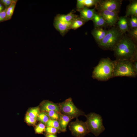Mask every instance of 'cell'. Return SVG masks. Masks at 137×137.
Instances as JSON below:
<instances>
[{"label":"cell","mask_w":137,"mask_h":137,"mask_svg":"<svg viewBox=\"0 0 137 137\" xmlns=\"http://www.w3.org/2000/svg\"><path fill=\"white\" fill-rule=\"evenodd\" d=\"M133 65L135 73L137 74V62L136 60L133 62Z\"/></svg>","instance_id":"obj_33"},{"label":"cell","mask_w":137,"mask_h":137,"mask_svg":"<svg viewBox=\"0 0 137 137\" xmlns=\"http://www.w3.org/2000/svg\"><path fill=\"white\" fill-rule=\"evenodd\" d=\"M49 117L50 119L58 121L60 118V113L54 110L44 112Z\"/></svg>","instance_id":"obj_24"},{"label":"cell","mask_w":137,"mask_h":137,"mask_svg":"<svg viewBox=\"0 0 137 137\" xmlns=\"http://www.w3.org/2000/svg\"><path fill=\"white\" fill-rule=\"evenodd\" d=\"M45 126L44 124L40 123L38 124L35 128V133L38 134H42L45 132Z\"/></svg>","instance_id":"obj_27"},{"label":"cell","mask_w":137,"mask_h":137,"mask_svg":"<svg viewBox=\"0 0 137 137\" xmlns=\"http://www.w3.org/2000/svg\"><path fill=\"white\" fill-rule=\"evenodd\" d=\"M114 61L108 58L102 59L94 69L92 77L101 81H106L113 77Z\"/></svg>","instance_id":"obj_2"},{"label":"cell","mask_w":137,"mask_h":137,"mask_svg":"<svg viewBox=\"0 0 137 137\" xmlns=\"http://www.w3.org/2000/svg\"><path fill=\"white\" fill-rule=\"evenodd\" d=\"M40 112L39 107H37L30 109L27 114L30 117L37 119V117Z\"/></svg>","instance_id":"obj_22"},{"label":"cell","mask_w":137,"mask_h":137,"mask_svg":"<svg viewBox=\"0 0 137 137\" xmlns=\"http://www.w3.org/2000/svg\"><path fill=\"white\" fill-rule=\"evenodd\" d=\"M50 119L48 116L44 112H41L39 114L37 120L44 124Z\"/></svg>","instance_id":"obj_26"},{"label":"cell","mask_w":137,"mask_h":137,"mask_svg":"<svg viewBox=\"0 0 137 137\" xmlns=\"http://www.w3.org/2000/svg\"><path fill=\"white\" fill-rule=\"evenodd\" d=\"M128 22L129 29L137 28V17L131 16L128 18Z\"/></svg>","instance_id":"obj_23"},{"label":"cell","mask_w":137,"mask_h":137,"mask_svg":"<svg viewBox=\"0 0 137 137\" xmlns=\"http://www.w3.org/2000/svg\"><path fill=\"white\" fill-rule=\"evenodd\" d=\"M45 137H58L56 134L46 133L45 135Z\"/></svg>","instance_id":"obj_34"},{"label":"cell","mask_w":137,"mask_h":137,"mask_svg":"<svg viewBox=\"0 0 137 137\" xmlns=\"http://www.w3.org/2000/svg\"><path fill=\"white\" fill-rule=\"evenodd\" d=\"M92 20L94 23V28H102L107 25L103 18L96 12Z\"/></svg>","instance_id":"obj_19"},{"label":"cell","mask_w":137,"mask_h":137,"mask_svg":"<svg viewBox=\"0 0 137 137\" xmlns=\"http://www.w3.org/2000/svg\"><path fill=\"white\" fill-rule=\"evenodd\" d=\"M45 132L46 133L54 134H56L58 133H59L56 129L49 126H47L46 127Z\"/></svg>","instance_id":"obj_29"},{"label":"cell","mask_w":137,"mask_h":137,"mask_svg":"<svg viewBox=\"0 0 137 137\" xmlns=\"http://www.w3.org/2000/svg\"><path fill=\"white\" fill-rule=\"evenodd\" d=\"M47 126L54 127L56 129L59 133L62 132L58 121L49 119L46 124Z\"/></svg>","instance_id":"obj_25"},{"label":"cell","mask_w":137,"mask_h":137,"mask_svg":"<svg viewBox=\"0 0 137 137\" xmlns=\"http://www.w3.org/2000/svg\"><path fill=\"white\" fill-rule=\"evenodd\" d=\"M98 13L103 18L107 25L110 26H114L117 23L119 16L118 12L106 10L98 11Z\"/></svg>","instance_id":"obj_9"},{"label":"cell","mask_w":137,"mask_h":137,"mask_svg":"<svg viewBox=\"0 0 137 137\" xmlns=\"http://www.w3.org/2000/svg\"><path fill=\"white\" fill-rule=\"evenodd\" d=\"M99 0H77L76 7L78 9L96 5Z\"/></svg>","instance_id":"obj_18"},{"label":"cell","mask_w":137,"mask_h":137,"mask_svg":"<svg viewBox=\"0 0 137 137\" xmlns=\"http://www.w3.org/2000/svg\"><path fill=\"white\" fill-rule=\"evenodd\" d=\"M116 23L118 28L123 33L129 31V29L128 24V17L125 16L119 17Z\"/></svg>","instance_id":"obj_13"},{"label":"cell","mask_w":137,"mask_h":137,"mask_svg":"<svg viewBox=\"0 0 137 137\" xmlns=\"http://www.w3.org/2000/svg\"><path fill=\"white\" fill-rule=\"evenodd\" d=\"M14 1L12 0H0V2L5 6V8H7Z\"/></svg>","instance_id":"obj_31"},{"label":"cell","mask_w":137,"mask_h":137,"mask_svg":"<svg viewBox=\"0 0 137 137\" xmlns=\"http://www.w3.org/2000/svg\"><path fill=\"white\" fill-rule=\"evenodd\" d=\"M5 9L4 5L0 2V12L3 11Z\"/></svg>","instance_id":"obj_35"},{"label":"cell","mask_w":137,"mask_h":137,"mask_svg":"<svg viewBox=\"0 0 137 137\" xmlns=\"http://www.w3.org/2000/svg\"><path fill=\"white\" fill-rule=\"evenodd\" d=\"M37 119L33 118L27 114L25 117V120L28 124L30 125H35Z\"/></svg>","instance_id":"obj_30"},{"label":"cell","mask_w":137,"mask_h":137,"mask_svg":"<svg viewBox=\"0 0 137 137\" xmlns=\"http://www.w3.org/2000/svg\"><path fill=\"white\" fill-rule=\"evenodd\" d=\"M78 16L71 11L67 14H59L57 15L55 20L66 23H72Z\"/></svg>","instance_id":"obj_15"},{"label":"cell","mask_w":137,"mask_h":137,"mask_svg":"<svg viewBox=\"0 0 137 137\" xmlns=\"http://www.w3.org/2000/svg\"><path fill=\"white\" fill-rule=\"evenodd\" d=\"M6 9L5 8L3 11L0 12V23L5 21Z\"/></svg>","instance_id":"obj_32"},{"label":"cell","mask_w":137,"mask_h":137,"mask_svg":"<svg viewBox=\"0 0 137 137\" xmlns=\"http://www.w3.org/2000/svg\"><path fill=\"white\" fill-rule=\"evenodd\" d=\"M113 50L117 60H136V42L126 35H123Z\"/></svg>","instance_id":"obj_1"},{"label":"cell","mask_w":137,"mask_h":137,"mask_svg":"<svg viewBox=\"0 0 137 137\" xmlns=\"http://www.w3.org/2000/svg\"><path fill=\"white\" fill-rule=\"evenodd\" d=\"M95 8L90 9L87 7L78 9L80 13V17L85 22L89 20H92L95 12Z\"/></svg>","instance_id":"obj_11"},{"label":"cell","mask_w":137,"mask_h":137,"mask_svg":"<svg viewBox=\"0 0 137 137\" xmlns=\"http://www.w3.org/2000/svg\"><path fill=\"white\" fill-rule=\"evenodd\" d=\"M85 116L87 118L85 122L90 132L98 136L104 131L102 119L100 115L95 113H91Z\"/></svg>","instance_id":"obj_5"},{"label":"cell","mask_w":137,"mask_h":137,"mask_svg":"<svg viewBox=\"0 0 137 137\" xmlns=\"http://www.w3.org/2000/svg\"><path fill=\"white\" fill-rule=\"evenodd\" d=\"M124 34L118 27H113L107 30L105 37L98 44L104 49L113 50Z\"/></svg>","instance_id":"obj_3"},{"label":"cell","mask_w":137,"mask_h":137,"mask_svg":"<svg viewBox=\"0 0 137 137\" xmlns=\"http://www.w3.org/2000/svg\"><path fill=\"white\" fill-rule=\"evenodd\" d=\"M71 23H64L55 20L54 25L55 28L62 35H63L71 29Z\"/></svg>","instance_id":"obj_12"},{"label":"cell","mask_w":137,"mask_h":137,"mask_svg":"<svg viewBox=\"0 0 137 137\" xmlns=\"http://www.w3.org/2000/svg\"><path fill=\"white\" fill-rule=\"evenodd\" d=\"M17 1L14 0L6 9L5 21L10 19L13 14Z\"/></svg>","instance_id":"obj_21"},{"label":"cell","mask_w":137,"mask_h":137,"mask_svg":"<svg viewBox=\"0 0 137 137\" xmlns=\"http://www.w3.org/2000/svg\"><path fill=\"white\" fill-rule=\"evenodd\" d=\"M133 62L128 60H116L114 61L113 77L136 76L137 74L134 69Z\"/></svg>","instance_id":"obj_4"},{"label":"cell","mask_w":137,"mask_h":137,"mask_svg":"<svg viewBox=\"0 0 137 137\" xmlns=\"http://www.w3.org/2000/svg\"><path fill=\"white\" fill-rule=\"evenodd\" d=\"M107 31L102 28H94L92 31L91 33L98 43L104 38Z\"/></svg>","instance_id":"obj_14"},{"label":"cell","mask_w":137,"mask_h":137,"mask_svg":"<svg viewBox=\"0 0 137 137\" xmlns=\"http://www.w3.org/2000/svg\"><path fill=\"white\" fill-rule=\"evenodd\" d=\"M134 16L137 17V1L133 0L130 1L127 6L125 16L126 17Z\"/></svg>","instance_id":"obj_16"},{"label":"cell","mask_w":137,"mask_h":137,"mask_svg":"<svg viewBox=\"0 0 137 137\" xmlns=\"http://www.w3.org/2000/svg\"><path fill=\"white\" fill-rule=\"evenodd\" d=\"M39 108L42 112H45L54 110L60 113L58 104L55 103L48 100L43 101L40 103Z\"/></svg>","instance_id":"obj_10"},{"label":"cell","mask_w":137,"mask_h":137,"mask_svg":"<svg viewBox=\"0 0 137 137\" xmlns=\"http://www.w3.org/2000/svg\"><path fill=\"white\" fill-rule=\"evenodd\" d=\"M128 36L135 42L137 40V28L129 29Z\"/></svg>","instance_id":"obj_28"},{"label":"cell","mask_w":137,"mask_h":137,"mask_svg":"<svg viewBox=\"0 0 137 137\" xmlns=\"http://www.w3.org/2000/svg\"><path fill=\"white\" fill-rule=\"evenodd\" d=\"M85 23L80 16H77L72 22L71 29L75 30L82 26Z\"/></svg>","instance_id":"obj_20"},{"label":"cell","mask_w":137,"mask_h":137,"mask_svg":"<svg viewBox=\"0 0 137 137\" xmlns=\"http://www.w3.org/2000/svg\"><path fill=\"white\" fill-rule=\"evenodd\" d=\"M68 127L72 135L76 137H84L90 132L86 122L79 121L78 118L75 121L70 122Z\"/></svg>","instance_id":"obj_7"},{"label":"cell","mask_w":137,"mask_h":137,"mask_svg":"<svg viewBox=\"0 0 137 137\" xmlns=\"http://www.w3.org/2000/svg\"><path fill=\"white\" fill-rule=\"evenodd\" d=\"M122 0H99L95 8L98 11L106 10L118 13L122 4Z\"/></svg>","instance_id":"obj_8"},{"label":"cell","mask_w":137,"mask_h":137,"mask_svg":"<svg viewBox=\"0 0 137 137\" xmlns=\"http://www.w3.org/2000/svg\"><path fill=\"white\" fill-rule=\"evenodd\" d=\"M58 105L60 113L69 116L72 119L85 115L83 112L78 109L74 105L71 97L58 103Z\"/></svg>","instance_id":"obj_6"},{"label":"cell","mask_w":137,"mask_h":137,"mask_svg":"<svg viewBox=\"0 0 137 137\" xmlns=\"http://www.w3.org/2000/svg\"><path fill=\"white\" fill-rule=\"evenodd\" d=\"M72 119L69 116L60 113V118L58 121L62 132H64L66 131L67 126Z\"/></svg>","instance_id":"obj_17"}]
</instances>
